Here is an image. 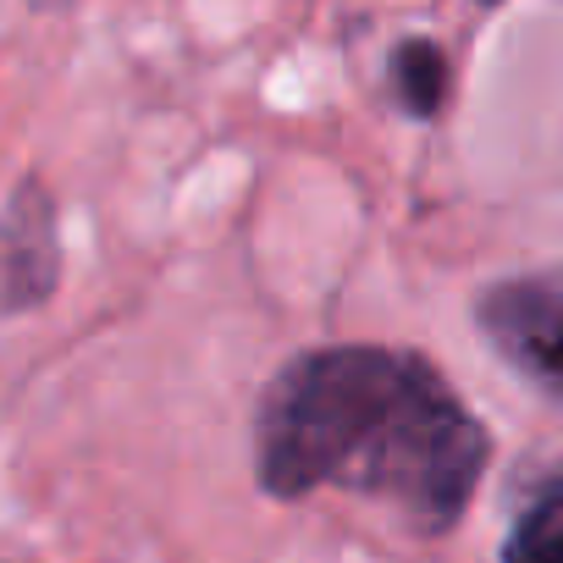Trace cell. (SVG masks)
<instances>
[{
    "label": "cell",
    "instance_id": "cell-1",
    "mask_svg": "<svg viewBox=\"0 0 563 563\" xmlns=\"http://www.w3.org/2000/svg\"><path fill=\"white\" fill-rule=\"evenodd\" d=\"M254 431L271 497L343 486L387 503L409 530H448L492 453L486 426L426 360L371 343L299 354L271 382Z\"/></svg>",
    "mask_w": 563,
    "mask_h": 563
},
{
    "label": "cell",
    "instance_id": "cell-2",
    "mask_svg": "<svg viewBox=\"0 0 563 563\" xmlns=\"http://www.w3.org/2000/svg\"><path fill=\"white\" fill-rule=\"evenodd\" d=\"M475 316L514 371H525L541 393L563 398V271L497 282L481 294Z\"/></svg>",
    "mask_w": 563,
    "mask_h": 563
},
{
    "label": "cell",
    "instance_id": "cell-3",
    "mask_svg": "<svg viewBox=\"0 0 563 563\" xmlns=\"http://www.w3.org/2000/svg\"><path fill=\"white\" fill-rule=\"evenodd\" d=\"M56 288V216L40 183H29L0 216V310H34Z\"/></svg>",
    "mask_w": 563,
    "mask_h": 563
},
{
    "label": "cell",
    "instance_id": "cell-4",
    "mask_svg": "<svg viewBox=\"0 0 563 563\" xmlns=\"http://www.w3.org/2000/svg\"><path fill=\"white\" fill-rule=\"evenodd\" d=\"M503 563H563V475L530 492L503 541Z\"/></svg>",
    "mask_w": 563,
    "mask_h": 563
},
{
    "label": "cell",
    "instance_id": "cell-5",
    "mask_svg": "<svg viewBox=\"0 0 563 563\" xmlns=\"http://www.w3.org/2000/svg\"><path fill=\"white\" fill-rule=\"evenodd\" d=\"M393 95L409 117H437L448 100V56L431 40H404L393 51Z\"/></svg>",
    "mask_w": 563,
    "mask_h": 563
},
{
    "label": "cell",
    "instance_id": "cell-6",
    "mask_svg": "<svg viewBox=\"0 0 563 563\" xmlns=\"http://www.w3.org/2000/svg\"><path fill=\"white\" fill-rule=\"evenodd\" d=\"M34 7H67V0H34Z\"/></svg>",
    "mask_w": 563,
    "mask_h": 563
}]
</instances>
